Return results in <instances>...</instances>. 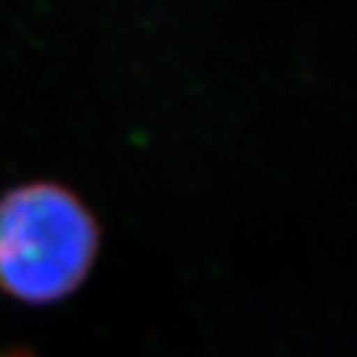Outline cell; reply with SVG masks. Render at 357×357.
Here are the masks:
<instances>
[{
	"label": "cell",
	"instance_id": "1",
	"mask_svg": "<svg viewBox=\"0 0 357 357\" xmlns=\"http://www.w3.org/2000/svg\"><path fill=\"white\" fill-rule=\"evenodd\" d=\"M96 246L93 217L59 185H24L0 202V283L29 305L59 302L75 291Z\"/></svg>",
	"mask_w": 357,
	"mask_h": 357
}]
</instances>
